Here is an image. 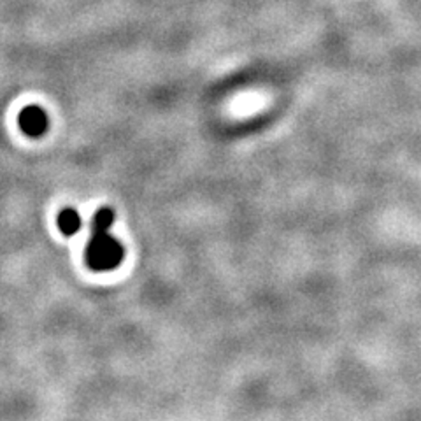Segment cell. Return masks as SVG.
<instances>
[{
	"label": "cell",
	"mask_w": 421,
	"mask_h": 421,
	"mask_svg": "<svg viewBox=\"0 0 421 421\" xmlns=\"http://www.w3.org/2000/svg\"><path fill=\"white\" fill-rule=\"evenodd\" d=\"M58 228L65 235H74L81 228V218L76 213V209L67 208L58 214Z\"/></svg>",
	"instance_id": "3"
},
{
	"label": "cell",
	"mask_w": 421,
	"mask_h": 421,
	"mask_svg": "<svg viewBox=\"0 0 421 421\" xmlns=\"http://www.w3.org/2000/svg\"><path fill=\"white\" fill-rule=\"evenodd\" d=\"M21 130L30 137H41L48 130V116L39 105H28L18 118Z\"/></svg>",
	"instance_id": "2"
},
{
	"label": "cell",
	"mask_w": 421,
	"mask_h": 421,
	"mask_svg": "<svg viewBox=\"0 0 421 421\" xmlns=\"http://www.w3.org/2000/svg\"><path fill=\"white\" fill-rule=\"evenodd\" d=\"M114 223V213L109 208L97 210L93 216L92 239L86 248V262L93 271H111L121 263L123 246L109 234Z\"/></svg>",
	"instance_id": "1"
}]
</instances>
